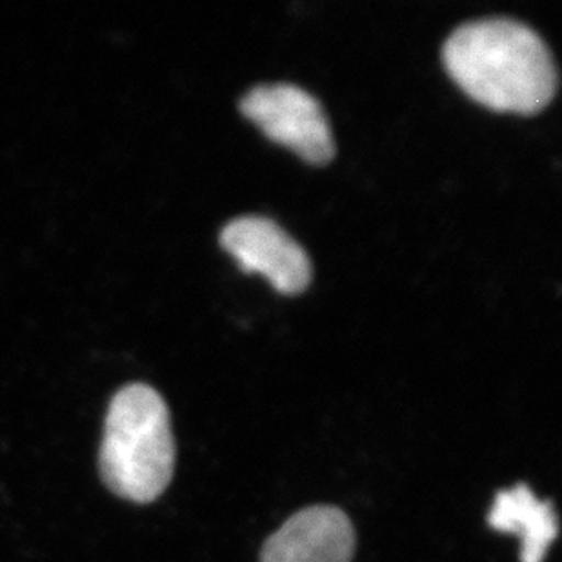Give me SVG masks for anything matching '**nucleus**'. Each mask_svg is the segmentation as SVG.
Segmentation results:
<instances>
[{
    "label": "nucleus",
    "mask_w": 562,
    "mask_h": 562,
    "mask_svg": "<svg viewBox=\"0 0 562 562\" xmlns=\"http://www.w3.org/2000/svg\"><path fill=\"white\" fill-rule=\"evenodd\" d=\"M442 59L468 95L501 112H537L558 90V68L544 41L508 16L457 27Z\"/></svg>",
    "instance_id": "nucleus-1"
},
{
    "label": "nucleus",
    "mask_w": 562,
    "mask_h": 562,
    "mask_svg": "<svg viewBox=\"0 0 562 562\" xmlns=\"http://www.w3.org/2000/svg\"><path fill=\"white\" fill-rule=\"evenodd\" d=\"M99 470L121 499L148 504L165 494L176 470V439L157 390L138 382L119 390L108 408Z\"/></svg>",
    "instance_id": "nucleus-2"
},
{
    "label": "nucleus",
    "mask_w": 562,
    "mask_h": 562,
    "mask_svg": "<svg viewBox=\"0 0 562 562\" xmlns=\"http://www.w3.org/2000/svg\"><path fill=\"white\" fill-rule=\"evenodd\" d=\"M240 110L268 137L292 148L308 162L323 165L334 157V135L326 112L301 86H255L243 97Z\"/></svg>",
    "instance_id": "nucleus-3"
},
{
    "label": "nucleus",
    "mask_w": 562,
    "mask_h": 562,
    "mask_svg": "<svg viewBox=\"0 0 562 562\" xmlns=\"http://www.w3.org/2000/svg\"><path fill=\"white\" fill-rule=\"evenodd\" d=\"M221 245L243 270L262 273L279 292H303L312 279L308 254L271 218H234L224 226Z\"/></svg>",
    "instance_id": "nucleus-4"
},
{
    "label": "nucleus",
    "mask_w": 562,
    "mask_h": 562,
    "mask_svg": "<svg viewBox=\"0 0 562 562\" xmlns=\"http://www.w3.org/2000/svg\"><path fill=\"white\" fill-rule=\"evenodd\" d=\"M356 530L335 506H312L292 515L265 542L260 562H351Z\"/></svg>",
    "instance_id": "nucleus-5"
},
{
    "label": "nucleus",
    "mask_w": 562,
    "mask_h": 562,
    "mask_svg": "<svg viewBox=\"0 0 562 562\" xmlns=\"http://www.w3.org/2000/svg\"><path fill=\"white\" fill-rule=\"evenodd\" d=\"M494 530L520 539V562H542L559 536V520L552 503L541 501L526 484L503 490L490 509Z\"/></svg>",
    "instance_id": "nucleus-6"
}]
</instances>
